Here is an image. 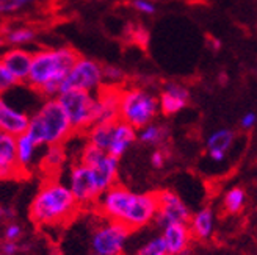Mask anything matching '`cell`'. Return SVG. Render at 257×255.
Segmentation results:
<instances>
[{
	"instance_id": "19",
	"label": "cell",
	"mask_w": 257,
	"mask_h": 255,
	"mask_svg": "<svg viewBox=\"0 0 257 255\" xmlns=\"http://www.w3.org/2000/svg\"><path fill=\"white\" fill-rule=\"evenodd\" d=\"M38 146L33 138L25 132L16 136V161L21 172V177L30 174L35 169V164L38 163Z\"/></svg>"
},
{
	"instance_id": "38",
	"label": "cell",
	"mask_w": 257,
	"mask_h": 255,
	"mask_svg": "<svg viewBox=\"0 0 257 255\" xmlns=\"http://www.w3.org/2000/svg\"><path fill=\"white\" fill-rule=\"evenodd\" d=\"M91 255H96V253H91Z\"/></svg>"
},
{
	"instance_id": "31",
	"label": "cell",
	"mask_w": 257,
	"mask_h": 255,
	"mask_svg": "<svg viewBox=\"0 0 257 255\" xmlns=\"http://www.w3.org/2000/svg\"><path fill=\"white\" fill-rule=\"evenodd\" d=\"M165 161H166V154L162 150V149H157V150H154L152 152V155H151V164L156 169H160L165 166Z\"/></svg>"
},
{
	"instance_id": "25",
	"label": "cell",
	"mask_w": 257,
	"mask_h": 255,
	"mask_svg": "<svg viewBox=\"0 0 257 255\" xmlns=\"http://www.w3.org/2000/svg\"><path fill=\"white\" fill-rule=\"evenodd\" d=\"M33 38H35V32L32 29L21 27V29L8 32L7 38H4V40H5V43H10L13 46H22V44H27V43L33 41Z\"/></svg>"
},
{
	"instance_id": "18",
	"label": "cell",
	"mask_w": 257,
	"mask_h": 255,
	"mask_svg": "<svg viewBox=\"0 0 257 255\" xmlns=\"http://www.w3.org/2000/svg\"><path fill=\"white\" fill-rule=\"evenodd\" d=\"M32 57H33V52H29V50H25V49H10L0 57V61H2L5 68L15 75V79L19 83H25L29 79Z\"/></svg>"
},
{
	"instance_id": "2",
	"label": "cell",
	"mask_w": 257,
	"mask_h": 255,
	"mask_svg": "<svg viewBox=\"0 0 257 255\" xmlns=\"http://www.w3.org/2000/svg\"><path fill=\"white\" fill-rule=\"evenodd\" d=\"M118 175L119 160L102 152L88 166L79 161L72 163L68 171L66 186L80 208L94 207L100 194L116 185Z\"/></svg>"
},
{
	"instance_id": "26",
	"label": "cell",
	"mask_w": 257,
	"mask_h": 255,
	"mask_svg": "<svg viewBox=\"0 0 257 255\" xmlns=\"http://www.w3.org/2000/svg\"><path fill=\"white\" fill-rule=\"evenodd\" d=\"M102 77H104V85L118 86L119 83L124 82L125 74L122 72V69L116 66H102Z\"/></svg>"
},
{
	"instance_id": "32",
	"label": "cell",
	"mask_w": 257,
	"mask_h": 255,
	"mask_svg": "<svg viewBox=\"0 0 257 255\" xmlns=\"http://www.w3.org/2000/svg\"><path fill=\"white\" fill-rule=\"evenodd\" d=\"M134 7L138 11L145 13V15H154L156 13V5L148 2V0H134Z\"/></svg>"
},
{
	"instance_id": "29",
	"label": "cell",
	"mask_w": 257,
	"mask_h": 255,
	"mask_svg": "<svg viewBox=\"0 0 257 255\" xmlns=\"http://www.w3.org/2000/svg\"><path fill=\"white\" fill-rule=\"evenodd\" d=\"M22 236V227L18 222H10L5 227V241H11V243H18V239Z\"/></svg>"
},
{
	"instance_id": "7",
	"label": "cell",
	"mask_w": 257,
	"mask_h": 255,
	"mask_svg": "<svg viewBox=\"0 0 257 255\" xmlns=\"http://www.w3.org/2000/svg\"><path fill=\"white\" fill-rule=\"evenodd\" d=\"M57 100L63 111L66 113L74 133H86L89 127L96 124V94L79 91V89H68V91H63L57 97Z\"/></svg>"
},
{
	"instance_id": "10",
	"label": "cell",
	"mask_w": 257,
	"mask_h": 255,
	"mask_svg": "<svg viewBox=\"0 0 257 255\" xmlns=\"http://www.w3.org/2000/svg\"><path fill=\"white\" fill-rule=\"evenodd\" d=\"M156 194H157V213L154 222L160 228L176 222L188 224L191 211L181 196L171 189H163Z\"/></svg>"
},
{
	"instance_id": "11",
	"label": "cell",
	"mask_w": 257,
	"mask_h": 255,
	"mask_svg": "<svg viewBox=\"0 0 257 255\" xmlns=\"http://www.w3.org/2000/svg\"><path fill=\"white\" fill-rule=\"evenodd\" d=\"M159 97V110L165 116H173L179 111H182L190 100V91L188 88L177 83V82H168L163 85V89Z\"/></svg>"
},
{
	"instance_id": "16",
	"label": "cell",
	"mask_w": 257,
	"mask_h": 255,
	"mask_svg": "<svg viewBox=\"0 0 257 255\" xmlns=\"http://www.w3.org/2000/svg\"><path fill=\"white\" fill-rule=\"evenodd\" d=\"M235 143V133L230 129H220L212 132L205 139V152L213 163L226 161L230 149Z\"/></svg>"
},
{
	"instance_id": "4",
	"label": "cell",
	"mask_w": 257,
	"mask_h": 255,
	"mask_svg": "<svg viewBox=\"0 0 257 255\" xmlns=\"http://www.w3.org/2000/svg\"><path fill=\"white\" fill-rule=\"evenodd\" d=\"M80 207L66 183L49 177L38 189L30 203V219L40 227L64 225L75 218Z\"/></svg>"
},
{
	"instance_id": "8",
	"label": "cell",
	"mask_w": 257,
	"mask_h": 255,
	"mask_svg": "<svg viewBox=\"0 0 257 255\" xmlns=\"http://www.w3.org/2000/svg\"><path fill=\"white\" fill-rule=\"evenodd\" d=\"M128 236H131V230L127 227L104 218L93 227L91 239H89L91 253L124 255Z\"/></svg>"
},
{
	"instance_id": "1",
	"label": "cell",
	"mask_w": 257,
	"mask_h": 255,
	"mask_svg": "<svg viewBox=\"0 0 257 255\" xmlns=\"http://www.w3.org/2000/svg\"><path fill=\"white\" fill-rule=\"evenodd\" d=\"M94 207L102 218L114 221L127 227L131 232H135L156 219L157 194L135 193L122 185H114L100 194Z\"/></svg>"
},
{
	"instance_id": "6",
	"label": "cell",
	"mask_w": 257,
	"mask_h": 255,
	"mask_svg": "<svg viewBox=\"0 0 257 255\" xmlns=\"http://www.w3.org/2000/svg\"><path fill=\"white\" fill-rule=\"evenodd\" d=\"M159 113V97L149 89L140 86L121 88L118 108L119 121L140 130L156 121Z\"/></svg>"
},
{
	"instance_id": "15",
	"label": "cell",
	"mask_w": 257,
	"mask_h": 255,
	"mask_svg": "<svg viewBox=\"0 0 257 255\" xmlns=\"http://www.w3.org/2000/svg\"><path fill=\"white\" fill-rule=\"evenodd\" d=\"M30 116L0 97V132L8 133L11 136H19L27 132Z\"/></svg>"
},
{
	"instance_id": "30",
	"label": "cell",
	"mask_w": 257,
	"mask_h": 255,
	"mask_svg": "<svg viewBox=\"0 0 257 255\" xmlns=\"http://www.w3.org/2000/svg\"><path fill=\"white\" fill-rule=\"evenodd\" d=\"M257 122V116L254 111H248L246 114H243V118L240 119V127L243 130H252Z\"/></svg>"
},
{
	"instance_id": "20",
	"label": "cell",
	"mask_w": 257,
	"mask_h": 255,
	"mask_svg": "<svg viewBox=\"0 0 257 255\" xmlns=\"http://www.w3.org/2000/svg\"><path fill=\"white\" fill-rule=\"evenodd\" d=\"M215 213L210 207H204L193 213L188 221V228L191 236L199 241H209L215 233Z\"/></svg>"
},
{
	"instance_id": "23",
	"label": "cell",
	"mask_w": 257,
	"mask_h": 255,
	"mask_svg": "<svg viewBox=\"0 0 257 255\" xmlns=\"http://www.w3.org/2000/svg\"><path fill=\"white\" fill-rule=\"evenodd\" d=\"M246 191L241 186H230L223 194V208L229 214H240L246 207Z\"/></svg>"
},
{
	"instance_id": "14",
	"label": "cell",
	"mask_w": 257,
	"mask_h": 255,
	"mask_svg": "<svg viewBox=\"0 0 257 255\" xmlns=\"http://www.w3.org/2000/svg\"><path fill=\"white\" fill-rule=\"evenodd\" d=\"M119 96H121V88L119 86H108V85H104L96 93V100H97L96 124L113 122V121L119 119L118 118Z\"/></svg>"
},
{
	"instance_id": "28",
	"label": "cell",
	"mask_w": 257,
	"mask_h": 255,
	"mask_svg": "<svg viewBox=\"0 0 257 255\" xmlns=\"http://www.w3.org/2000/svg\"><path fill=\"white\" fill-rule=\"evenodd\" d=\"M33 2V0H0V13H11L18 11L24 5Z\"/></svg>"
},
{
	"instance_id": "36",
	"label": "cell",
	"mask_w": 257,
	"mask_h": 255,
	"mask_svg": "<svg viewBox=\"0 0 257 255\" xmlns=\"http://www.w3.org/2000/svg\"><path fill=\"white\" fill-rule=\"evenodd\" d=\"M4 44H5V40H4L2 36H0V46H4Z\"/></svg>"
},
{
	"instance_id": "13",
	"label": "cell",
	"mask_w": 257,
	"mask_h": 255,
	"mask_svg": "<svg viewBox=\"0 0 257 255\" xmlns=\"http://www.w3.org/2000/svg\"><path fill=\"white\" fill-rule=\"evenodd\" d=\"M135 143H137V130L135 129H132L131 125H127L125 122H122L119 119L111 122L110 139H108V146L105 150L108 155L119 160Z\"/></svg>"
},
{
	"instance_id": "37",
	"label": "cell",
	"mask_w": 257,
	"mask_h": 255,
	"mask_svg": "<svg viewBox=\"0 0 257 255\" xmlns=\"http://www.w3.org/2000/svg\"><path fill=\"white\" fill-rule=\"evenodd\" d=\"M165 255H170V253H165Z\"/></svg>"
},
{
	"instance_id": "34",
	"label": "cell",
	"mask_w": 257,
	"mask_h": 255,
	"mask_svg": "<svg viewBox=\"0 0 257 255\" xmlns=\"http://www.w3.org/2000/svg\"><path fill=\"white\" fill-rule=\"evenodd\" d=\"M15 216H16V211L13 210L11 207L0 205V221H4V219H13Z\"/></svg>"
},
{
	"instance_id": "17",
	"label": "cell",
	"mask_w": 257,
	"mask_h": 255,
	"mask_svg": "<svg viewBox=\"0 0 257 255\" xmlns=\"http://www.w3.org/2000/svg\"><path fill=\"white\" fill-rule=\"evenodd\" d=\"M21 177L16 161V136L0 132V180Z\"/></svg>"
},
{
	"instance_id": "22",
	"label": "cell",
	"mask_w": 257,
	"mask_h": 255,
	"mask_svg": "<svg viewBox=\"0 0 257 255\" xmlns=\"http://www.w3.org/2000/svg\"><path fill=\"white\" fill-rule=\"evenodd\" d=\"M166 139H168V129L162 124L152 122L137 130V141L146 146H162Z\"/></svg>"
},
{
	"instance_id": "9",
	"label": "cell",
	"mask_w": 257,
	"mask_h": 255,
	"mask_svg": "<svg viewBox=\"0 0 257 255\" xmlns=\"http://www.w3.org/2000/svg\"><path fill=\"white\" fill-rule=\"evenodd\" d=\"M102 86H104L102 66L94 60L79 57L61 83V93L68 89H79L96 94Z\"/></svg>"
},
{
	"instance_id": "24",
	"label": "cell",
	"mask_w": 257,
	"mask_h": 255,
	"mask_svg": "<svg viewBox=\"0 0 257 255\" xmlns=\"http://www.w3.org/2000/svg\"><path fill=\"white\" fill-rule=\"evenodd\" d=\"M166 253V247L160 235L152 236L151 239H148L146 243L138 247L137 252L134 255H165Z\"/></svg>"
},
{
	"instance_id": "35",
	"label": "cell",
	"mask_w": 257,
	"mask_h": 255,
	"mask_svg": "<svg viewBox=\"0 0 257 255\" xmlns=\"http://www.w3.org/2000/svg\"><path fill=\"white\" fill-rule=\"evenodd\" d=\"M220 47H221V43H220V41H218V40H213V41H212V49H213V50H218Z\"/></svg>"
},
{
	"instance_id": "5",
	"label": "cell",
	"mask_w": 257,
	"mask_h": 255,
	"mask_svg": "<svg viewBox=\"0 0 257 255\" xmlns=\"http://www.w3.org/2000/svg\"><path fill=\"white\" fill-rule=\"evenodd\" d=\"M27 133L38 146L64 144L74 135L66 113L63 111L57 99H46L29 121Z\"/></svg>"
},
{
	"instance_id": "27",
	"label": "cell",
	"mask_w": 257,
	"mask_h": 255,
	"mask_svg": "<svg viewBox=\"0 0 257 255\" xmlns=\"http://www.w3.org/2000/svg\"><path fill=\"white\" fill-rule=\"evenodd\" d=\"M19 82L15 79L13 75L2 61H0V97H4V94H7L8 91H11L13 88L18 86Z\"/></svg>"
},
{
	"instance_id": "3",
	"label": "cell",
	"mask_w": 257,
	"mask_h": 255,
	"mask_svg": "<svg viewBox=\"0 0 257 255\" xmlns=\"http://www.w3.org/2000/svg\"><path fill=\"white\" fill-rule=\"evenodd\" d=\"M79 54L71 47L43 49L33 52L27 83L44 99H57L61 93V83L68 75Z\"/></svg>"
},
{
	"instance_id": "12",
	"label": "cell",
	"mask_w": 257,
	"mask_h": 255,
	"mask_svg": "<svg viewBox=\"0 0 257 255\" xmlns=\"http://www.w3.org/2000/svg\"><path fill=\"white\" fill-rule=\"evenodd\" d=\"M160 236L165 243L166 253L170 255H185L193 241L188 224L185 222H176L162 227Z\"/></svg>"
},
{
	"instance_id": "21",
	"label": "cell",
	"mask_w": 257,
	"mask_h": 255,
	"mask_svg": "<svg viewBox=\"0 0 257 255\" xmlns=\"http://www.w3.org/2000/svg\"><path fill=\"white\" fill-rule=\"evenodd\" d=\"M68 154L66 149H64V144H58V146H49L44 152L43 158L40 160L41 168L49 174V177H54L57 172H60L66 163Z\"/></svg>"
},
{
	"instance_id": "33",
	"label": "cell",
	"mask_w": 257,
	"mask_h": 255,
	"mask_svg": "<svg viewBox=\"0 0 257 255\" xmlns=\"http://www.w3.org/2000/svg\"><path fill=\"white\" fill-rule=\"evenodd\" d=\"M19 250L18 243H11V241H5L2 244V253L4 255H16Z\"/></svg>"
}]
</instances>
